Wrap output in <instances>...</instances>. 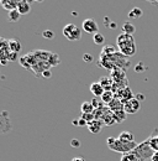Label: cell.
<instances>
[{
  "label": "cell",
  "mask_w": 158,
  "mask_h": 161,
  "mask_svg": "<svg viewBox=\"0 0 158 161\" xmlns=\"http://www.w3.org/2000/svg\"><path fill=\"white\" fill-rule=\"evenodd\" d=\"M131 61L129 57L124 56L120 52H115L114 55H109V56H100V60L98 62V66H101L104 68H106L108 71H113L115 68H121L125 69L130 66Z\"/></svg>",
  "instance_id": "1"
},
{
  "label": "cell",
  "mask_w": 158,
  "mask_h": 161,
  "mask_svg": "<svg viewBox=\"0 0 158 161\" xmlns=\"http://www.w3.org/2000/svg\"><path fill=\"white\" fill-rule=\"evenodd\" d=\"M116 45L118 47V52L129 58L132 57L137 51V46L132 35L120 34L116 39Z\"/></svg>",
  "instance_id": "2"
},
{
  "label": "cell",
  "mask_w": 158,
  "mask_h": 161,
  "mask_svg": "<svg viewBox=\"0 0 158 161\" xmlns=\"http://www.w3.org/2000/svg\"><path fill=\"white\" fill-rule=\"evenodd\" d=\"M106 144H108V147L111 151L120 153L122 155H126V154L132 153L138 145L136 141H134V142H125V141H121L118 138H108Z\"/></svg>",
  "instance_id": "3"
},
{
  "label": "cell",
  "mask_w": 158,
  "mask_h": 161,
  "mask_svg": "<svg viewBox=\"0 0 158 161\" xmlns=\"http://www.w3.org/2000/svg\"><path fill=\"white\" fill-rule=\"evenodd\" d=\"M132 153L136 155L138 161H151L153 154H155V150L150 146L148 140H145L143 142L138 144L137 147Z\"/></svg>",
  "instance_id": "4"
},
{
  "label": "cell",
  "mask_w": 158,
  "mask_h": 161,
  "mask_svg": "<svg viewBox=\"0 0 158 161\" xmlns=\"http://www.w3.org/2000/svg\"><path fill=\"white\" fill-rule=\"evenodd\" d=\"M63 35L69 41H79L82 39V30L74 24H67L63 27Z\"/></svg>",
  "instance_id": "5"
},
{
  "label": "cell",
  "mask_w": 158,
  "mask_h": 161,
  "mask_svg": "<svg viewBox=\"0 0 158 161\" xmlns=\"http://www.w3.org/2000/svg\"><path fill=\"white\" fill-rule=\"evenodd\" d=\"M140 109H141V103H140L138 99H136V97L130 99V101H127L124 104V110L127 114H136Z\"/></svg>",
  "instance_id": "6"
},
{
  "label": "cell",
  "mask_w": 158,
  "mask_h": 161,
  "mask_svg": "<svg viewBox=\"0 0 158 161\" xmlns=\"http://www.w3.org/2000/svg\"><path fill=\"white\" fill-rule=\"evenodd\" d=\"M82 27H83V30L87 32V34H93V35H95V34H98L99 31V26L98 24H97V21L94 20V19H85V20L83 21V24H82Z\"/></svg>",
  "instance_id": "7"
},
{
  "label": "cell",
  "mask_w": 158,
  "mask_h": 161,
  "mask_svg": "<svg viewBox=\"0 0 158 161\" xmlns=\"http://www.w3.org/2000/svg\"><path fill=\"white\" fill-rule=\"evenodd\" d=\"M115 97H118V99L122 102L124 104H125V103H126L127 101H130V99L135 98V97H134V93H132V91L130 89V87H125V88L120 89L118 93L115 94Z\"/></svg>",
  "instance_id": "8"
},
{
  "label": "cell",
  "mask_w": 158,
  "mask_h": 161,
  "mask_svg": "<svg viewBox=\"0 0 158 161\" xmlns=\"http://www.w3.org/2000/svg\"><path fill=\"white\" fill-rule=\"evenodd\" d=\"M100 120L104 123V125H106V126H111V125H114V124H116V120H115V115H114V113L109 109V107H108V109L105 110V113L103 114V117H101V119Z\"/></svg>",
  "instance_id": "9"
},
{
  "label": "cell",
  "mask_w": 158,
  "mask_h": 161,
  "mask_svg": "<svg viewBox=\"0 0 158 161\" xmlns=\"http://www.w3.org/2000/svg\"><path fill=\"white\" fill-rule=\"evenodd\" d=\"M103 125H104L103 121L95 119V120L90 121L87 126H88V129H89L90 133H93V134H99V133L101 131V129H103Z\"/></svg>",
  "instance_id": "10"
},
{
  "label": "cell",
  "mask_w": 158,
  "mask_h": 161,
  "mask_svg": "<svg viewBox=\"0 0 158 161\" xmlns=\"http://www.w3.org/2000/svg\"><path fill=\"white\" fill-rule=\"evenodd\" d=\"M89 89H90V92L98 98L100 97L101 98V96L104 94V92H105V89L101 87V84L99 83V82H93L90 86H89Z\"/></svg>",
  "instance_id": "11"
},
{
  "label": "cell",
  "mask_w": 158,
  "mask_h": 161,
  "mask_svg": "<svg viewBox=\"0 0 158 161\" xmlns=\"http://www.w3.org/2000/svg\"><path fill=\"white\" fill-rule=\"evenodd\" d=\"M108 107H109V109H110L113 113H116V112H121V110H124V103L120 101L118 97H115V98H114V101L111 102Z\"/></svg>",
  "instance_id": "12"
},
{
  "label": "cell",
  "mask_w": 158,
  "mask_h": 161,
  "mask_svg": "<svg viewBox=\"0 0 158 161\" xmlns=\"http://www.w3.org/2000/svg\"><path fill=\"white\" fill-rule=\"evenodd\" d=\"M0 4L1 6L8 10V11H11V10H15L18 9V5H19V1H15V0H0Z\"/></svg>",
  "instance_id": "13"
},
{
  "label": "cell",
  "mask_w": 158,
  "mask_h": 161,
  "mask_svg": "<svg viewBox=\"0 0 158 161\" xmlns=\"http://www.w3.org/2000/svg\"><path fill=\"white\" fill-rule=\"evenodd\" d=\"M18 10L21 15H27L30 11H31V5L29 1H25V0H21L19 1V5H18Z\"/></svg>",
  "instance_id": "14"
},
{
  "label": "cell",
  "mask_w": 158,
  "mask_h": 161,
  "mask_svg": "<svg viewBox=\"0 0 158 161\" xmlns=\"http://www.w3.org/2000/svg\"><path fill=\"white\" fill-rule=\"evenodd\" d=\"M99 83L101 84V87L105 91H111L113 89V86H114V80H111L110 77H101L99 80Z\"/></svg>",
  "instance_id": "15"
},
{
  "label": "cell",
  "mask_w": 158,
  "mask_h": 161,
  "mask_svg": "<svg viewBox=\"0 0 158 161\" xmlns=\"http://www.w3.org/2000/svg\"><path fill=\"white\" fill-rule=\"evenodd\" d=\"M80 109H82L83 114H92V113L95 112V108L93 107L92 102H83L82 105H80Z\"/></svg>",
  "instance_id": "16"
},
{
  "label": "cell",
  "mask_w": 158,
  "mask_h": 161,
  "mask_svg": "<svg viewBox=\"0 0 158 161\" xmlns=\"http://www.w3.org/2000/svg\"><path fill=\"white\" fill-rule=\"evenodd\" d=\"M114 98H115V93L113 91H105L104 94L101 96V102L104 104H108L109 105L111 102L114 101Z\"/></svg>",
  "instance_id": "17"
},
{
  "label": "cell",
  "mask_w": 158,
  "mask_h": 161,
  "mask_svg": "<svg viewBox=\"0 0 158 161\" xmlns=\"http://www.w3.org/2000/svg\"><path fill=\"white\" fill-rule=\"evenodd\" d=\"M9 47H10V51H11V52H15V53H19L20 51H21V48H22L20 41L16 40V39L9 40Z\"/></svg>",
  "instance_id": "18"
},
{
  "label": "cell",
  "mask_w": 158,
  "mask_h": 161,
  "mask_svg": "<svg viewBox=\"0 0 158 161\" xmlns=\"http://www.w3.org/2000/svg\"><path fill=\"white\" fill-rule=\"evenodd\" d=\"M118 139H120L121 141H125V142H134L135 141V136L130 131H122V133H120Z\"/></svg>",
  "instance_id": "19"
},
{
  "label": "cell",
  "mask_w": 158,
  "mask_h": 161,
  "mask_svg": "<svg viewBox=\"0 0 158 161\" xmlns=\"http://www.w3.org/2000/svg\"><path fill=\"white\" fill-rule=\"evenodd\" d=\"M135 31H136V27H135V25H132L130 21H126V22L122 25V34L134 35Z\"/></svg>",
  "instance_id": "20"
},
{
  "label": "cell",
  "mask_w": 158,
  "mask_h": 161,
  "mask_svg": "<svg viewBox=\"0 0 158 161\" xmlns=\"http://www.w3.org/2000/svg\"><path fill=\"white\" fill-rule=\"evenodd\" d=\"M115 52H118V51H116V48H115L114 46L106 45V46L103 47V50H101V52H100V56H109V55H114Z\"/></svg>",
  "instance_id": "21"
},
{
  "label": "cell",
  "mask_w": 158,
  "mask_h": 161,
  "mask_svg": "<svg viewBox=\"0 0 158 161\" xmlns=\"http://www.w3.org/2000/svg\"><path fill=\"white\" fill-rule=\"evenodd\" d=\"M20 18H21V14L19 13L18 9L11 10V11L8 13V19H9V21H11V22H18L20 20Z\"/></svg>",
  "instance_id": "22"
},
{
  "label": "cell",
  "mask_w": 158,
  "mask_h": 161,
  "mask_svg": "<svg viewBox=\"0 0 158 161\" xmlns=\"http://www.w3.org/2000/svg\"><path fill=\"white\" fill-rule=\"evenodd\" d=\"M142 10L140 9V8H134L132 10H130V13H129V19H138V18H141L142 16Z\"/></svg>",
  "instance_id": "23"
},
{
  "label": "cell",
  "mask_w": 158,
  "mask_h": 161,
  "mask_svg": "<svg viewBox=\"0 0 158 161\" xmlns=\"http://www.w3.org/2000/svg\"><path fill=\"white\" fill-rule=\"evenodd\" d=\"M147 140L150 142V146H151L155 151H158V135H151Z\"/></svg>",
  "instance_id": "24"
},
{
  "label": "cell",
  "mask_w": 158,
  "mask_h": 161,
  "mask_svg": "<svg viewBox=\"0 0 158 161\" xmlns=\"http://www.w3.org/2000/svg\"><path fill=\"white\" fill-rule=\"evenodd\" d=\"M114 115H115V120H116V123L120 124V123L125 121L126 117H127V113H126L125 110H121V112H116V113H114Z\"/></svg>",
  "instance_id": "25"
},
{
  "label": "cell",
  "mask_w": 158,
  "mask_h": 161,
  "mask_svg": "<svg viewBox=\"0 0 158 161\" xmlns=\"http://www.w3.org/2000/svg\"><path fill=\"white\" fill-rule=\"evenodd\" d=\"M48 62H50V64H51V67H53V66H57V64H59V56L57 55V53H51V56H50V60H48Z\"/></svg>",
  "instance_id": "26"
},
{
  "label": "cell",
  "mask_w": 158,
  "mask_h": 161,
  "mask_svg": "<svg viewBox=\"0 0 158 161\" xmlns=\"http://www.w3.org/2000/svg\"><path fill=\"white\" fill-rule=\"evenodd\" d=\"M93 40H94V43H95V45H103L105 39H104V36H103L100 32H98V34L93 35Z\"/></svg>",
  "instance_id": "27"
},
{
  "label": "cell",
  "mask_w": 158,
  "mask_h": 161,
  "mask_svg": "<svg viewBox=\"0 0 158 161\" xmlns=\"http://www.w3.org/2000/svg\"><path fill=\"white\" fill-rule=\"evenodd\" d=\"M121 161H138L136 155L134 153H130V154H126V155H122Z\"/></svg>",
  "instance_id": "28"
},
{
  "label": "cell",
  "mask_w": 158,
  "mask_h": 161,
  "mask_svg": "<svg viewBox=\"0 0 158 161\" xmlns=\"http://www.w3.org/2000/svg\"><path fill=\"white\" fill-rule=\"evenodd\" d=\"M42 36H43L45 39H47V40H52V39L55 37V32L51 31V30H45V31L42 32Z\"/></svg>",
  "instance_id": "29"
},
{
  "label": "cell",
  "mask_w": 158,
  "mask_h": 161,
  "mask_svg": "<svg viewBox=\"0 0 158 161\" xmlns=\"http://www.w3.org/2000/svg\"><path fill=\"white\" fill-rule=\"evenodd\" d=\"M82 118L87 121L88 124H89L90 121L95 120V115H94V113H92V114H82Z\"/></svg>",
  "instance_id": "30"
},
{
  "label": "cell",
  "mask_w": 158,
  "mask_h": 161,
  "mask_svg": "<svg viewBox=\"0 0 158 161\" xmlns=\"http://www.w3.org/2000/svg\"><path fill=\"white\" fill-rule=\"evenodd\" d=\"M146 69H147V66L143 64L142 62H140L138 64H136V67H135V71H136V72H143V71H146Z\"/></svg>",
  "instance_id": "31"
},
{
  "label": "cell",
  "mask_w": 158,
  "mask_h": 161,
  "mask_svg": "<svg viewBox=\"0 0 158 161\" xmlns=\"http://www.w3.org/2000/svg\"><path fill=\"white\" fill-rule=\"evenodd\" d=\"M20 60L19 58V53H15V52H11L10 56H9V62H14V61Z\"/></svg>",
  "instance_id": "32"
},
{
  "label": "cell",
  "mask_w": 158,
  "mask_h": 161,
  "mask_svg": "<svg viewBox=\"0 0 158 161\" xmlns=\"http://www.w3.org/2000/svg\"><path fill=\"white\" fill-rule=\"evenodd\" d=\"M71 146L73 147V149H78L79 146H80V141L78 139H72L71 140Z\"/></svg>",
  "instance_id": "33"
},
{
  "label": "cell",
  "mask_w": 158,
  "mask_h": 161,
  "mask_svg": "<svg viewBox=\"0 0 158 161\" xmlns=\"http://www.w3.org/2000/svg\"><path fill=\"white\" fill-rule=\"evenodd\" d=\"M83 60H84V62H93V56L90 53H84Z\"/></svg>",
  "instance_id": "34"
},
{
  "label": "cell",
  "mask_w": 158,
  "mask_h": 161,
  "mask_svg": "<svg viewBox=\"0 0 158 161\" xmlns=\"http://www.w3.org/2000/svg\"><path fill=\"white\" fill-rule=\"evenodd\" d=\"M41 77H43V78H51L52 77V72H51V69H47V71H45L43 73H42V76Z\"/></svg>",
  "instance_id": "35"
},
{
  "label": "cell",
  "mask_w": 158,
  "mask_h": 161,
  "mask_svg": "<svg viewBox=\"0 0 158 161\" xmlns=\"http://www.w3.org/2000/svg\"><path fill=\"white\" fill-rule=\"evenodd\" d=\"M78 121H79V126H84V125H88V123L84 120L82 117H80V118L78 119Z\"/></svg>",
  "instance_id": "36"
},
{
  "label": "cell",
  "mask_w": 158,
  "mask_h": 161,
  "mask_svg": "<svg viewBox=\"0 0 158 161\" xmlns=\"http://www.w3.org/2000/svg\"><path fill=\"white\" fill-rule=\"evenodd\" d=\"M136 99H138V101H140V102L145 101V96H143L142 93H138L137 96H136Z\"/></svg>",
  "instance_id": "37"
},
{
  "label": "cell",
  "mask_w": 158,
  "mask_h": 161,
  "mask_svg": "<svg viewBox=\"0 0 158 161\" xmlns=\"http://www.w3.org/2000/svg\"><path fill=\"white\" fill-rule=\"evenodd\" d=\"M151 161H158V151H155L153 156H152V160Z\"/></svg>",
  "instance_id": "38"
},
{
  "label": "cell",
  "mask_w": 158,
  "mask_h": 161,
  "mask_svg": "<svg viewBox=\"0 0 158 161\" xmlns=\"http://www.w3.org/2000/svg\"><path fill=\"white\" fill-rule=\"evenodd\" d=\"M73 125H76V126H77V125H79L78 119H74V120H73Z\"/></svg>",
  "instance_id": "39"
}]
</instances>
